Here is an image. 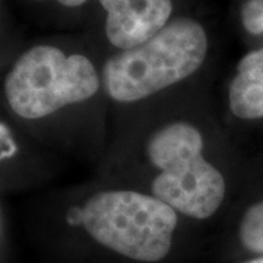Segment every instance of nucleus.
Masks as SVG:
<instances>
[{
  "instance_id": "nucleus-1",
  "label": "nucleus",
  "mask_w": 263,
  "mask_h": 263,
  "mask_svg": "<svg viewBox=\"0 0 263 263\" xmlns=\"http://www.w3.org/2000/svg\"><path fill=\"white\" fill-rule=\"evenodd\" d=\"M206 53L203 27L190 18L174 19L145 43L107 60L105 89L119 103L139 101L193 75Z\"/></svg>"
},
{
  "instance_id": "nucleus-2",
  "label": "nucleus",
  "mask_w": 263,
  "mask_h": 263,
  "mask_svg": "<svg viewBox=\"0 0 263 263\" xmlns=\"http://www.w3.org/2000/svg\"><path fill=\"white\" fill-rule=\"evenodd\" d=\"M81 219L95 241L139 262L164 259L177 227L173 208L132 190H108L89 197Z\"/></svg>"
},
{
  "instance_id": "nucleus-3",
  "label": "nucleus",
  "mask_w": 263,
  "mask_h": 263,
  "mask_svg": "<svg viewBox=\"0 0 263 263\" xmlns=\"http://www.w3.org/2000/svg\"><path fill=\"white\" fill-rule=\"evenodd\" d=\"M148 157L160 170L152 193L176 212L205 219L226 197V180L203 158V138L195 126L174 122L158 130L148 143Z\"/></svg>"
},
{
  "instance_id": "nucleus-4",
  "label": "nucleus",
  "mask_w": 263,
  "mask_h": 263,
  "mask_svg": "<svg viewBox=\"0 0 263 263\" xmlns=\"http://www.w3.org/2000/svg\"><path fill=\"white\" fill-rule=\"evenodd\" d=\"M100 78L89 59L67 56L53 46L29 48L5 81L10 108L24 119H41L97 94Z\"/></svg>"
},
{
  "instance_id": "nucleus-5",
  "label": "nucleus",
  "mask_w": 263,
  "mask_h": 263,
  "mask_svg": "<svg viewBox=\"0 0 263 263\" xmlns=\"http://www.w3.org/2000/svg\"><path fill=\"white\" fill-rule=\"evenodd\" d=\"M105 10V35L114 47L129 50L168 24L171 0H100Z\"/></svg>"
},
{
  "instance_id": "nucleus-6",
  "label": "nucleus",
  "mask_w": 263,
  "mask_h": 263,
  "mask_svg": "<svg viewBox=\"0 0 263 263\" xmlns=\"http://www.w3.org/2000/svg\"><path fill=\"white\" fill-rule=\"evenodd\" d=\"M228 103L231 113L238 119H263V48L247 53L238 62Z\"/></svg>"
},
{
  "instance_id": "nucleus-7",
  "label": "nucleus",
  "mask_w": 263,
  "mask_h": 263,
  "mask_svg": "<svg viewBox=\"0 0 263 263\" xmlns=\"http://www.w3.org/2000/svg\"><path fill=\"white\" fill-rule=\"evenodd\" d=\"M240 240L247 250L263 254V200L246 211L240 222Z\"/></svg>"
},
{
  "instance_id": "nucleus-8",
  "label": "nucleus",
  "mask_w": 263,
  "mask_h": 263,
  "mask_svg": "<svg viewBox=\"0 0 263 263\" xmlns=\"http://www.w3.org/2000/svg\"><path fill=\"white\" fill-rule=\"evenodd\" d=\"M241 21L250 34H263V0H247L241 9Z\"/></svg>"
},
{
  "instance_id": "nucleus-9",
  "label": "nucleus",
  "mask_w": 263,
  "mask_h": 263,
  "mask_svg": "<svg viewBox=\"0 0 263 263\" xmlns=\"http://www.w3.org/2000/svg\"><path fill=\"white\" fill-rule=\"evenodd\" d=\"M60 5H63L66 8H76V6H81L84 5L86 0H56Z\"/></svg>"
},
{
  "instance_id": "nucleus-10",
  "label": "nucleus",
  "mask_w": 263,
  "mask_h": 263,
  "mask_svg": "<svg viewBox=\"0 0 263 263\" xmlns=\"http://www.w3.org/2000/svg\"><path fill=\"white\" fill-rule=\"evenodd\" d=\"M247 263H263V257H260V259H254V260H252V262H247Z\"/></svg>"
}]
</instances>
